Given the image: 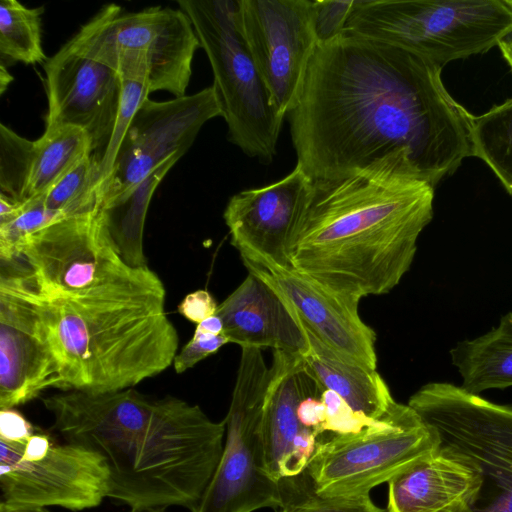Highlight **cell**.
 <instances>
[{
	"label": "cell",
	"instance_id": "12",
	"mask_svg": "<svg viewBox=\"0 0 512 512\" xmlns=\"http://www.w3.org/2000/svg\"><path fill=\"white\" fill-rule=\"evenodd\" d=\"M109 486L107 463L93 450L56 443L43 432L23 441L0 438L1 501L7 504L80 511L99 506Z\"/></svg>",
	"mask_w": 512,
	"mask_h": 512
},
{
	"label": "cell",
	"instance_id": "24",
	"mask_svg": "<svg viewBox=\"0 0 512 512\" xmlns=\"http://www.w3.org/2000/svg\"><path fill=\"white\" fill-rule=\"evenodd\" d=\"M181 156V153L174 154L136 186L98 207L117 250L133 267L148 266L143 244L148 207L155 189Z\"/></svg>",
	"mask_w": 512,
	"mask_h": 512
},
{
	"label": "cell",
	"instance_id": "42",
	"mask_svg": "<svg viewBox=\"0 0 512 512\" xmlns=\"http://www.w3.org/2000/svg\"><path fill=\"white\" fill-rule=\"evenodd\" d=\"M507 3L512 8V0H507Z\"/></svg>",
	"mask_w": 512,
	"mask_h": 512
},
{
	"label": "cell",
	"instance_id": "28",
	"mask_svg": "<svg viewBox=\"0 0 512 512\" xmlns=\"http://www.w3.org/2000/svg\"><path fill=\"white\" fill-rule=\"evenodd\" d=\"M34 149L35 141L0 125V194L14 202L26 201Z\"/></svg>",
	"mask_w": 512,
	"mask_h": 512
},
{
	"label": "cell",
	"instance_id": "40",
	"mask_svg": "<svg viewBox=\"0 0 512 512\" xmlns=\"http://www.w3.org/2000/svg\"><path fill=\"white\" fill-rule=\"evenodd\" d=\"M13 77L8 72V67L4 64L0 65V93L3 94Z\"/></svg>",
	"mask_w": 512,
	"mask_h": 512
},
{
	"label": "cell",
	"instance_id": "35",
	"mask_svg": "<svg viewBox=\"0 0 512 512\" xmlns=\"http://www.w3.org/2000/svg\"><path fill=\"white\" fill-rule=\"evenodd\" d=\"M33 425L15 408L0 409V438L23 441L34 433Z\"/></svg>",
	"mask_w": 512,
	"mask_h": 512
},
{
	"label": "cell",
	"instance_id": "6",
	"mask_svg": "<svg viewBox=\"0 0 512 512\" xmlns=\"http://www.w3.org/2000/svg\"><path fill=\"white\" fill-rule=\"evenodd\" d=\"M213 72L228 140L251 158L270 163L285 116L274 105L255 65L239 20L238 0H179Z\"/></svg>",
	"mask_w": 512,
	"mask_h": 512
},
{
	"label": "cell",
	"instance_id": "30",
	"mask_svg": "<svg viewBox=\"0 0 512 512\" xmlns=\"http://www.w3.org/2000/svg\"><path fill=\"white\" fill-rule=\"evenodd\" d=\"M284 503L278 512H385L374 504L369 495L327 497L316 494L311 488L305 491L292 478L281 480Z\"/></svg>",
	"mask_w": 512,
	"mask_h": 512
},
{
	"label": "cell",
	"instance_id": "3",
	"mask_svg": "<svg viewBox=\"0 0 512 512\" xmlns=\"http://www.w3.org/2000/svg\"><path fill=\"white\" fill-rule=\"evenodd\" d=\"M315 184L290 246L291 266L359 300L389 293L410 269L417 240L433 218L435 187L416 170L407 150Z\"/></svg>",
	"mask_w": 512,
	"mask_h": 512
},
{
	"label": "cell",
	"instance_id": "31",
	"mask_svg": "<svg viewBox=\"0 0 512 512\" xmlns=\"http://www.w3.org/2000/svg\"><path fill=\"white\" fill-rule=\"evenodd\" d=\"M355 3L356 0H312V22L318 45L344 32Z\"/></svg>",
	"mask_w": 512,
	"mask_h": 512
},
{
	"label": "cell",
	"instance_id": "33",
	"mask_svg": "<svg viewBox=\"0 0 512 512\" xmlns=\"http://www.w3.org/2000/svg\"><path fill=\"white\" fill-rule=\"evenodd\" d=\"M229 342L224 334L218 336L193 334L190 341L177 353L174 359L175 371L179 374L187 371L198 362L216 353Z\"/></svg>",
	"mask_w": 512,
	"mask_h": 512
},
{
	"label": "cell",
	"instance_id": "43",
	"mask_svg": "<svg viewBox=\"0 0 512 512\" xmlns=\"http://www.w3.org/2000/svg\"><path fill=\"white\" fill-rule=\"evenodd\" d=\"M468 512H470V510Z\"/></svg>",
	"mask_w": 512,
	"mask_h": 512
},
{
	"label": "cell",
	"instance_id": "10",
	"mask_svg": "<svg viewBox=\"0 0 512 512\" xmlns=\"http://www.w3.org/2000/svg\"><path fill=\"white\" fill-rule=\"evenodd\" d=\"M17 259L45 297H76L161 281L148 266L133 267L117 250L98 208L56 221L29 235Z\"/></svg>",
	"mask_w": 512,
	"mask_h": 512
},
{
	"label": "cell",
	"instance_id": "21",
	"mask_svg": "<svg viewBox=\"0 0 512 512\" xmlns=\"http://www.w3.org/2000/svg\"><path fill=\"white\" fill-rule=\"evenodd\" d=\"M481 483L469 458L440 445L388 482L387 512H468Z\"/></svg>",
	"mask_w": 512,
	"mask_h": 512
},
{
	"label": "cell",
	"instance_id": "39",
	"mask_svg": "<svg viewBox=\"0 0 512 512\" xmlns=\"http://www.w3.org/2000/svg\"><path fill=\"white\" fill-rule=\"evenodd\" d=\"M0 512H51L46 507H25L0 502Z\"/></svg>",
	"mask_w": 512,
	"mask_h": 512
},
{
	"label": "cell",
	"instance_id": "17",
	"mask_svg": "<svg viewBox=\"0 0 512 512\" xmlns=\"http://www.w3.org/2000/svg\"><path fill=\"white\" fill-rule=\"evenodd\" d=\"M48 112L45 130L76 127L92 142L99 162L116 123L122 80L117 71L79 50L70 41L43 65Z\"/></svg>",
	"mask_w": 512,
	"mask_h": 512
},
{
	"label": "cell",
	"instance_id": "16",
	"mask_svg": "<svg viewBox=\"0 0 512 512\" xmlns=\"http://www.w3.org/2000/svg\"><path fill=\"white\" fill-rule=\"evenodd\" d=\"M315 188V181L296 164L279 181L233 195L223 218L241 259L263 267H292L290 246Z\"/></svg>",
	"mask_w": 512,
	"mask_h": 512
},
{
	"label": "cell",
	"instance_id": "38",
	"mask_svg": "<svg viewBox=\"0 0 512 512\" xmlns=\"http://www.w3.org/2000/svg\"><path fill=\"white\" fill-rule=\"evenodd\" d=\"M503 57L512 69V30L505 34L498 42Z\"/></svg>",
	"mask_w": 512,
	"mask_h": 512
},
{
	"label": "cell",
	"instance_id": "32",
	"mask_svg": "<svg viewBox=\"0 0 512 512\" xmlns=\"http://www.w3.org/2000/svg\"><path fill=\"white\" fill-rule=\"evenodd\" d=\"M320 398L326 407L327 415L324 432H355L377 421L355 412L341 396L332 390L325 389Z\"/></svg>",
	"mask_w": 512,
	"mask_h": 512
},
{
	"label": "cell",
	"instance_id": "4",
	"mask_svg": "<svg viewBox=\"0 0 512 512\" xmlns=\"http://www.w3.org/2000/svg\"><path fill=\"white\" fill-rule=\"evenodd\" d=\"M165 298L162 281L76 297L42 295L60 365L59 389L124 390L171 366L179 338Z\"/></svg>",
	"mask_w": 512,
	"mask_h": 512
},
{
	"label": "cell",
	"instance_id": "19",
	"mask_svg": "<svg viewBox=\"0 0 512 512\" xmlns=\"http://www.w3.org/2000/svg\"><path fill=\"white\" fill-rule=\"evenodd\" d=\"M267 393L263 439L266 469L275 481L302 474L320 435L300 422L297 407L324 389L307 371L301 355L273 351Z\"/></svg>",
	"mask_w": 512,
	"mask_h": 512
},
{
	"label": "cell",
	"instance_id": "22",
	"mask_svg": "<svg viewBox=\"0 0 512 512\" xmlns=\"http://www.w3.org/2000/svg\"><path fill=\"white\" fill-rule=\"evenodd\" d=\"M299 321L308 343L302 358L312 377L324 390L341 396L355 412L371 420L383 418L396 401L381 375L339 356Z\"/></svg>",
	"mask_w": 512,
	"mask_h": 512
},
{
	"label": "cell",
	"instance_id": "1",
	"mask_svg": "<svg viewBox=\"0 0 512 512\" xmlns=\"http://www.w3.org/2000/svg\"><path fill=\"white\" fill-rule=\"evenodd\" d=\"M441 70L346 30L318 45L286 116L296 164L315 182L332 181L407 150L436 187L474 156L473 116L448 93Z\"/></svg>",
	"mask_w": 512,
	"mask_h": 512
},
{
	"label": "cell",
	"instance_id": "2",
	"mask_svg": "<svg viewBox=\"0 0 512 512\" xmlns=\"http://www.w3.org/2000/svg\"><path fill=\"white\" fill-rule=\"evenodd\" d=\"M66 442L100 454L108 497L130 509L182 506L192 511L218 466L224 420L180 398L152 399L128 388L62 391L42 399Z\"/></svg>",
	"mask_w": 512,
	"mask_h": 512
},
{
	"label": "cell",
	"instance_id": "15",
	"mask_svg": "<svg viewBox=\"0 0 512 512\" xmlns=\"http://www.w3.org/2000/svg\"><path fill=\"white\" fill-rule=\"evenodd\" d=\"M217 116L222 113L212 86L168 101L147 98L126 131L100 203L136 186L174 154L184 155L202 126Z\"/></svg>",
	"mask_w": 512,
	"mask_h": 512
},
{
	"label": "cell",
	"instance_id": "36",
	"mask_svg": "<svg viewBox=\"0 0 512 512\" xmlns=\"http://www.w3.org/2000/svg\"><path fill=\"white\" fill-rule=\"evenodd\" d=\"M297 415L303 426L316 431L320 436L324 433L327 415L320 397L309 396L302 399L297 407Z\"/></svg>",
	"mask_w": 512,
	"mask_h": 512
},
{
	"label": "cell",
	"instance_id": "29",
	"mask_svg": "<svg viewBox=\"0 0 512 512\" xmlns=\"http://www.w3.org/2000/svg\"><path fill=\"white\" fill-rule=\"evenodd\" d=\"M122 94L116 123L110 141L98 162L97 193L108 181L126 131L141 104L148 98L150 87L146 76L122 75Z\"/></svg>",
	"mask_w": 512,
	"mask_h": 512
},
{
	"label": "cell",
	"instance_id": "20",
	"mask_svg": "<svg viewBox=\"0 0 512 512\" xmlns=\"http://www.w3.org/2000/svg\"><path fill=\"white\" fill-rule=\"evenodd\" d=\"M224 335L240 347L271 348L303 356L305 332L294 310L264 280L248 272L243 282L218 305Z\"/></svg>",
	"mask_w": 512,
	"mask_h": 512
},
{
	"label": "cell",
	"instance_id": "14",
	"mask_svg": "<svg viewBox=\"0 0 512 512\" xmlns=\"http://www.w3.org/2000/svg\"><path fill=\"white\" fill-rule=\"evenodd\" d=\"M239 20L255 65L278 111L295 107L318 42L312 0H238Z\"/></svg>",
	"mask_w": 512,
	"mask_h": 512
},
{
	"label": "cell",
	"instance_id": "41",
	"mask_svg": "<svg viewBox=\"0 0 512 512\" xmlns=\"http://www.w3.org/2000/svg\"><path fill=\"white\" fill-rule=\"evenodd\" d=\"M129 512H166L165 508L130 509Z\"/></svg>",
	"mask_w": 512,
	"mask_h": 512
},
{
	"label": "cell",
	"instance_id": "8",
	"mask_svg": "<svg viewBox=\"0 0 512 512\" xmlns=\"http://www.w3.org/2000/svg\"><path fill=\"white\" fill-rule=\"evenodd\" d=\"M270 380L261 349L241 347L221 458L191 512H253L283 505V485L269 476L265 461L263 419Z\"/></svg>",
	"mask_w": 512,
	"mask_h": 512
},
{
	"label": "cell",
	"instance_id": "13",
	"mask_svg": "<svg viewBox=\"0 0 512 512\" xmlns=\"http://www.w3.org/2000/svg\"><path fill=\"white\" fill-rule=\"evenodd\" d=\"M60 365L42 295L18 259L1 261L0 409L15 408L60 386Z\"/></svg>",
	"mask_w": 512,
	"mask_h": 512
},
{
	"label": "cell",
	"instance_id": "25",
	"mask_svg": "<svg viewBox=\"0 0 512 512\" xmlns=\"http://www.w3.org/2000/svg\"><path fill=\"white\" fill-rule=\"evenodd\" d=\"M87 153H93L92 142L84 130L69 126L45 130L35 140L26 201L44 194Z\"/></svg>",
	"mask_w": 512,
	"mask_h": 512
},
{
	"label": "cell",
	"instance_id": "11",
	"mask_svg": "<svg viewBox=\"0 0 512 512\" xmlns=\"http://www.w3.org/2000/svg\"><path fill=\"white\" fill-rule=\"evenodd\" d=\"M86 56L102 63L117 53L145 58L150 92L186 95L192 62L200 42L189 17L180 9L152 6L122 14L121 7H103L69 40Z\"/></svg>",
	"mask_w": 512,
	"mask_h": 512
},
{
	"label": "cell",
	"instance_id": "26",
	"mask_svg": "<svg viewBox=\"0 0 512 512\" xmlns=\"http://www.w3.org/2000/svg\"><path fill=\"white\" fill-rule=\"evenodd\" d=\"M43 7L28 8L17 0L0 3L1 64L45 63L42 47L41 16Z\"/></svg>",
	"mask_w": 512,
	"mask_h": 512
},
{
	"label": "cell",
	"instance_id": "37",
	"mask_svg": "<svg viewBox=\"0 0 512 512\" xmlns=\"http://www.w3.org/2000/svg\"><path fill=\"white\" fill-rule=\"evenodd\" d=\"M194 334L208 336H218L224 334L223 321L217 314H215L197 324Z\"/></svg>",
	"mask_w": 512,
	"mask_h": 512
},
{
	"label": "cell",
	"instance_id": "5",
	"mask_svg": "<svg viewBox=\"0 0 512 512\" xmlns=\"http://www.w3.org/2000/svg\"><path fill=\"white\" fill-rule=\"evenodd\" d=\"M345 30L442 69L497 45L512 30V8L507 0H356Z\"/></svg>",
	"mask_w": 512,
	"mask_h": 512
},
{
	"label": "cell",
	"instance_id": "18",
	"mask_svg": "<svg viewBox=\"0 0 512 512\" xmlns=\"http://www.w3.org/2000/svg\"><path fill=\"white\" fill-rule=\"evenodd\" d=\"M242 261L248 272L269 284L325 345L357 365L376 370V333L361 319L359 299L335 293L293 267H263Z\"/></svg>",
	"mask_w": 512,
	"mask_h": 512
},
{
	"label": "cell",
	"instance_id": "9",
	"mask_svg": "<svg viewBox=\"0 0 512 512\" xmlns=\"http://www.w3.org/2000/svg\"><path fill=\"white\" fill-rule=\"evenodd\" d=\"M408 405L437 432L440 445L469 458L481 487L470 512H512V407L460 386H422Z\"/></svg>",
	"mask_w": 512,
	"mask_h": 512
},
{
	"label": "cell",
	"instance_id": "23",
	"mask_svg": "<svg viewBox=\"0 0 512 512\" xmlns=\"http://www.w3.org/2000/svg\"><path fill=\"white\" fill-rule=\"evenodd\" d=\"M450 356L465 391L480 395L486 390L511 387L512 313L502 316L498 326L486 334L458 342Z\"/></svg>",
	"mask_w": 512,
	"mask_h": 512
},
{
	"label": "cell",
	"instance_id": "27",
	"mask_svg": "<svg viewBox=\"0 0 512 512\" xmlns=\"http://www.w3.org/2000/svg\"><path fill=\"white\" fill-rule=\"evenodd\" d=\"M474 156L483 160L512 196V98L473 116Z\"/></svg>",
	"mask_w": 512,
	"mask_h": 512
},
{
	"label": "cell",
	"instance_id": "7",
	"mask_svg": "<svg viewBox=\"0 0 512 512\" xmlns=\"http://www.w3.org/2000/svg\"><path fill=\"white\" fill-rule=\"evenodd\" d=\"M439 446L435 429L408 404L396 402L359 431L319 437L303 474L320 496L369 495Z\"/></svg>",
	"mask_w": 512,
	"mask_h": 512
},
{
	"label": "cell",
	"instance_id": "34",
	"mask_svg": "<svg viewBox=\"0 0 512 512\" xmlns=\"http://www.w3.org/2000/svg\"><path fill=\"white\" fill-rule=\"evenodd\" d=\"M218 305L205 289L187 294L178 305V312L190 322L199 324L217 312Z\"/></svg>",
	"mask_w": 512,
	"mask_h": 512
}]
</instances>
